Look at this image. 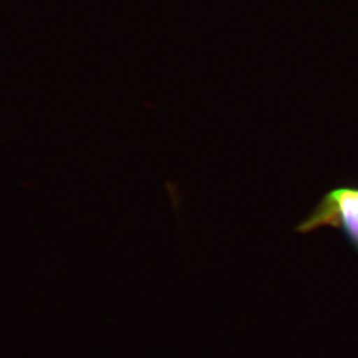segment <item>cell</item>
Segmentation results:
<instances>
[{
  "label": "cell",
  "instance_id": "1",
  "mask_svg": "<svg viewBox=\"0 0 358 358\" xmlns=\"http://www.w3.org/2000/svg\"><path fill=\"white\" fill-rule=\"evenodd\" d=\"M322 227L341 231L358 254V183H345L329 190L294 231L309 234Z\"/></svg>",
  "mask_w": 358,
  "mask_h": 358
}]
</instances>
